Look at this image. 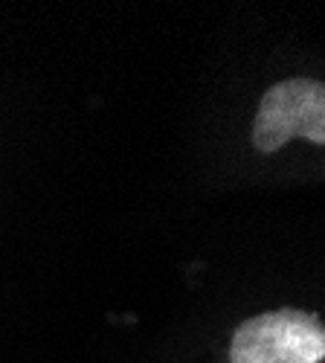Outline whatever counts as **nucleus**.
I'll return each instance as SVG.
<instances>
[{"instance_id":"obj_2","label":"nucleus","mask_w":325,"mask_h":363,"mask_svg":"<svg viewBox=\"0 0 325 363\" xmlns=\"http://www.w3.org/2000/svg\"><path fill=\"white\" fill-rule=\"evenodd\" d=\"M302 137L325 145V84L317 79H285L268 87L258 102L253 143L264 155Z\"/></svg>"},{"instance_id":"obj_1","label":"nucleus","mask_w":325,"mask_h":363,"mask_svg":"<svg viewBox=\"0 0 325 363\" xmlns=\"http://www.w3.org/2000/svg\"><path fill=\"white\" fill-rule=\"evenodd\" d=\"M325 325L311 311L282 308L244 320L232 335L229 363H319Z\"/></svg>"}]
</instances>
